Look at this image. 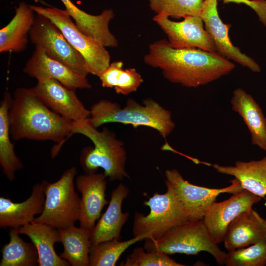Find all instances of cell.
I'll list each match as a JSON object with an SVG mask.
<instances>
[{"instance_id":"cell-32","label":"cell","mask_w":266,"mask_h":266,"mask_svg":"<svg viewBox=\"0 0 266 266\" xmlns=\"http://www.w3.org/2000/svg\"><path fill=\"white\" fill-rule=\"evenodd\" d=\"M143 81L141 75L135 68L123 69L117 77L114 89L118 94L128 95L135 92Z\"/></svg>"},{"instance_id":"cell-15","label":"cell","mask_w":266,"mask_h":266,"mask_svg":"<svg viewBox=\"0 0 266 266\" xmlns=\"http://www.w3.org/2000/svg\"><path fill=\"white\" fill-rule=\"evenodd\" d=\"M103 173L80 175L75 179V185L81 193L80 227L91 231L100 218L103 207L109 204L105 199L107 181Z\"/></svg>"},{"instance_id":"cell-14","label":"cell","mask_w":266,"mask_h":266,"mask_svg":"<svg viewBox=\"0 0 266 266\" xmlns=\"http://www.w3.org/2000/svg\"><path fill=\"white\" fill-rule=\"evenodd\" d=\"M30 89L46 106L65 118L78 121L90 117V110L78 99L75 90L67 88L56 80L37 81Z\"/></svg>"},{"instance_id":"cell-16","label":"cell","mask_w":266,"mask_h":266,"mask_svg":"<svg viewBox=\"0 0 266 266\" xmlns=\"http://www.w3.org/2000/svg\"><path fill=\"white\" fill-rule=\"evenodd\" d=\"M23 70L37 81L53 79L71 90L90 89L92 87L87 76L80 75L62 63L50 58L37 47Z\"/></svg>"},{"instance_id":"cell-26","label":"cell","mask_w":266,"mask_h":266,"mask_svg":"<svg viewBox=\"0 0 266 266\" xmlns=\"http://www.w3.org/2000/svg\"><path fill=\"white\" fill-rule=\"evenodd\" d=\"M58 230L64 247L60 257L72 266H89L91 231L74 225Z\"/></svg>"},{"instance_id":"cell-24","label":"cell","mask_w":266,"mask_h":266,"mask_svg":"<svg viewBox=\"0 0 266 266\" xmlns=\"http://www.w3.org/2000/svg\"><path fill=\"white\" fill-rule=\"evenodd\" d=\"M212 166L218 172L237 179L243 189L262 198L266 197V156L257 161H236L232 166L216 164Z\"/></svg>"},{"instance_id":"cell-10","label":"cell","mask_w":266,"mask_h":266,"mask_svg":"<svg viewBox=\"0 0 266 266\" xmlns=\"http://www.w3.org/2000/svg\"><path fill=\"white\" fill-rule=\"evenodd\" d=\"M166 184L172 189L189 221L202 220L211 204L221 194H234L243 190L236 178L230 181L231 185L220 189L209 188L190 183L185 180L176 169L165 171Z\"/></svg>"},{"instance_id":"cell-12","label":"cell","mask_w":266,"mask_h":266,"mask_svg":"<svg viewBox=\"0 0 266 266\" xmlns=\"http://www.w3.org/2000/svg\"><path fill=\"white\" fill-rule=\"evenodd\" d=\"M261 200V197L243 189L228 200L213 202L202 219L213 242L217 245L222 242L231 222Z\"/></svg>"},{"instance_id":"cell-18","label":"cell","mask_w":266,"mask_h":266,"mask_svg":"<svg viewBox=\"0 0 266 266\" xmlns=\"http://www.w3.org/2000/svg\"><path fill=\"white\" fill-rule=\"evenodd\" d=\"M45 195L40 183L34 184L31 195L22 202L0 197V227L19 228L33 221L43 212Z\"/></svg>"},{"instance_id":"cell-28","label":"cell","mask_w":266,"mask_h":266,"mask_svg":"<svg viewBox=\"0 0 266 266\" xmlns=\"http://www.w3.org/2000/svg\"><path fill=\"white\" fill-rule=\"evenodd\" d=\"M141 236L121 241L113 239L92 244L89 253V266H114L122 253L131 245L144 240Z\"/></svg>"},{"instance_id":"cell-30","label":"cell","mask_w":266,"mask_h":266,"mask_svg":"<svg viewBox=\"0 0 266 266\" xmlns=\"http://www.w3.org/2000/svg\"><path fill=\"white\" fill-rule=\"evenodd\" d=\"M226 266H265L266 265V241L227 253Z\"/></svg>"},{"instance_id":"cell-7","label":"cell","mask_w":266,"mask_h":266,"mask_svg":"<svg viewBox=\"0 0 266 266\" xmlns=\"http://www.w3.org/2000/svg\"><path fill=\"white\" fill-rule=\"evenodd\" d=\"M166 186L167 191L165 193L155 192L144 202L150 209L148 215L135 213L133 226L134 237L157 239L170 230L189 221L172 189L168 185Z\"/></svg>"},{"instance_id":"cell-2","label":"cell","mask_w":266,"mask_h":266,"mask_svg":"<svg viewBox=\"0 0 266 266\" xmlns=\"http://www.w3.org/2000/svg\"><path fill=\"white\" fill-rule=\"evenodd\" d=\"M11 136L59 143L72 134L73 122L46 106L30 89L18 88L9 110Z\"/></svg>"},{"instance_id":"cell-8","label":"cell","mask_w":266,"mask_h":266,"mask_svg":"<svg viewBox=\"0 0 266 266\" xmlns=\"http://www.w3.org/2000/svg\"><path fill=\"white\" fill-rule=\"evenodd\" d=\"M31 7L36 13L46 17L60 29L69 43L84 59L89 73L99 77L108 67L110 56L105 47L83 33L65 9L34 5H31Z\"/></svg>"},{"instance_id":"cell-13","label":"cell","mask_w":266,"mask_h":266,"mask_svg":"<svg viewBox=\"0 0 266 266\" xmlns=\"http://www.w3.org/2000/svg\"><path fill=\"white\" fill-rule=\"evenodd\" d=\"M218 0H204L200 14L204 28L212 40L217 53L254 72L261 68L252 58L242 53L231 42L229 35L230 25L223 23L218 11Z\"/></svg>"},{"instance_id":"cell-5","label":"cell","mask_w":266,"mask_h":266,"mask_svg":"<svg viewBox=\"0 0 266 266\" xmlns=\"http://www.w3.org/2000/svg\"><path fill=\"white\" fill-rule=\"evenodd\" d=\"M77 173L71 166L53 183L41 182L45 199L43 212L34 222L51 226L57 229L74 226L79 221L81 198L76 192L74 179Z\"/></svg>"},{"instance_id":"cell-34","label":"cell","mask_w":266,"mask_h":266,"mask_svg":"<svg viewBox=\"0 0 266 266\" xmlns=\"http://www.w3.org/2000/svg\"><path fill=\"white\" fill-rule=\"evenodd\" d=\"M224 3L230 2L244 4L252 8L259 21L266 27V0H222Z\"/></svg>"},{"instance_id":"cell-6","label":"cell","mask_w":266,"mask_h":266,"mask_svg":"<svg viewBox=\"0 0 266 266\" xmlns=\"http://www.w3.org/2000/svg\"><path fill=\"white\" fill-rule=\"evenodd\" d=\"M144 249L167 254L210 253L219 265H224L227 253L213 242L203 220L187 221L170 230L157 239H145Z\"/></svg>"},{"instance_id":"cell-29","label":"cell","mask_w":266,"mask_h":266,"mask_svg":"<svg viewBox=\"0 0 266 266\" xmlns=\"http://www.w3.org/2000/svg\"><path fill=\"white\" fill-rule=\"evenodd\" d=\"M156 14L164 13L179 19L190 16H200L204 0H148Z\"/></svg>"},{"instance_id":"cell-19","label":"cell","mask_w":266,"mask_h":266,"mask_svg":"<svg viewBox=\"0 0 266 266\" xmlns=\"http://www.w3.org/2000/svg\"><path fill=\"white\" fill-rule=\"evenodd\" d=\"M129 194V189L122 183L113 190L106 211L91 231L92 244L113 239L119 240L122 227L130 216L129 213L122 211L123 201Z\"/></svg>"},{"instance_id":"cell-20","label":"cell","mask_w":266,"mask_h":266,"mask_svg":"<svg viewBox=\"0 0 266 266\" xmlns=\"http://www.w3.org/2000/svg\"><path fill=\"white\" fill-rule=\"evenodd\" d=\"M60 0L83 33L98 41L105 47L118 46V40L109 29V23L114 17L112 9H105L100 14L94 15L79 8L70 0Z\"/></svg>"},{"instance_id":"cell-3","label":"cell","mask_w":266,"mask_h":266,"mask_svg":"<svg viewBox=\"0 0 266 266\" xmlns=\"http://www.w3.org/2000/svg\"><path fill=\"white\" fill-rule=\"evenodd\" d=\"M72 133L86 136L94 144L81 151L80 163L86 174L95 173L100 167L110 181L129 178L125 168L127 154L123 143L107 128L100 131L88 118L73 121Z\"/></svg>"},{"instance_id":"cell-4","label":"cell","mask_w":266,"mask_h":266,"mask_svg":"<svg viewBox=\"0 0 266 266\" xmlns=\"http://www.w3.org/2000/svg\"><path fill=\"white\" fill-rule=\"evenodd\" d=\"M90 110L89 120L97 128L110 123L131 125L134 128L146 126L157 131L166 138L175 126L171 112L149 98L144 100L143 104L129 99L123 107L117 102L103 99L93 104Z\"/></svg>"},{"instance_id":"cell-17","label":"cell","mask_w":266,"mask_h":266,"mask_svg":"<svg viewBox=\"0 0 266 266\" xmlns=\"http://www.w3.org/2000/svg\"><path fill=\"white\" fill-rule=\"evenodd\" d=\"M262 241H266V219L252 208L231 222L223 240L228 252Z\"/></svg>"},{"instance_id":"cell-11","label":"cell","mask_w":266,"mask_h":266,"mask_svg":"<svg viewBox=\"0 0 266 266\" xmlns=\"http://www.w3.org/2000/svg\"><path fill=\"white\" fill-rule=\"evenodd\" d=\"M152 19L167 36V41L172 47L196 48L216 52L200 16H190L181 21L175 22L161 13L156 14Z\"/></svg>"},{"instance_id":"cell-9","label":"cell","mask_w":266,"mask_h":266,"mask_svg":"<svg viewBox=\"0 0 266 266\" xmlns=\"http://www.w3.org/2000/svg\"><path fill=\"white\" fill-rule=\"evenodd\" d=\"M29 38L35 47L41 49L50 58L80 75L87 76L89 74L82 56L71 46L60 29L46 17L35 14Z\"/></svg>"},{"instance_id":"cell-25","label":"cell","mask_w":266,"mask_h":266,"mask_svg":"<svg viewBox=\"0 0 266 266\" xmlns=\"http://www.w3.org/2000/svg\"><path fill=\"white\" fill-rule=\"evenodd\" d=\"M12 100L11 95L5 91L0 102V165L4 174L10 181L15 179V172L23 167L10 138L8 113Z\"/></svg>"},{"instance_id":"cell-31","label":"cell","mask_w":266,"mask_h":266,"mask_svg":"<svg viewBox=\"0 0 266 266\" xmlns=\"http://www.w3.org/2000/svg\"><path fill=\"white\" fill-rule=\"evenodd\" d=\"M122 266H184L176 262L168 254L159 251H147L144 248L137 247L128 255Z\"/></svg>"},{"instance_id":"cell-22","label":"cell","mask_w":266,"mask_h":266,"mask_svg":"<svg viewBox=\"0 0 266 266\" xmlns=\"http://www.w3.org/2000/svg\"><path fill=\"white\" fill-rule=\"evenodd\" d=\"M35 14L31 5L19 3L11 20L0 30V53L21 52L27 48Z\"/></svg>"},{"instance_id":"cell-1","label":"cell","mask_w":266,"mask_h":266,"mask_svg":"<svg viewBox=\"0 0 266 266\" xmlns=\"http://www.w3.org/2000/svg\"><path fill=\"white\" fill-rule=\"evenodd\" d=\"M144 62L160 69L169 82L188 88L205 85L228 74L235 67L233 63L217 52L196 48H175L166 39L149 45Z\"/></svg>"},{"instance_id":"cell-33","label":"cell","mask_w":266,"mask_h":266,"mask_svg":"<svg viewBox=\"0 0 266 266\" xmlns=\"http://www.w3.org/2000/svg\"><path fill=\"white\" fill-rule=\"evenodd\" d=\"M123 69V63L121 61L110 63L108 67L99 76L101 86L104 88H114L117 77Z\"/></svg>"},{"instance_id":"cell-21","label":"cell","mask_w":266,"mask_h":266,"mask_svg":"<svg viewBox=\"0 0 266 266\" xmlns=\"http://www.w3.org/2000/svg\"><path fill=\"white\" fill-rule=\"evenodd\" d=\"M232 108L242 118L251 134V143L266 151V118L252 96L238 88L233 92Z\"/></svg>"},{"instance_id":"cell-27","label":"cell","mask_w":266,"mask_h":266,"mask_svg":"<svg viewBox=\"0 0 266 266\" xmlns=\"http://www.w3.org/2000/svg\"><path fill=\"white\" fill-rule=\"evenodd\" d=\"M18 228H10V240L1 249L0 266H39V255L34 244L25 241Z\"/></svg>"},{"instance_id":"cell-23","label":"cell","mask_w":266,"mask_h":266,"mask_svg":"<svg viewBox=\"0 0 266 266\" xmlns=\"http://www.w3.org/2000/svg\"><path fill=\"white\" fill-rule=\"evenodd\" d=\"M19 233L28 236L34 244L39 255L38 266H69L70 264L58 256L54 244L60 242L58 229L34 221L18 228Z\"/></svg>"}]
</instances>
